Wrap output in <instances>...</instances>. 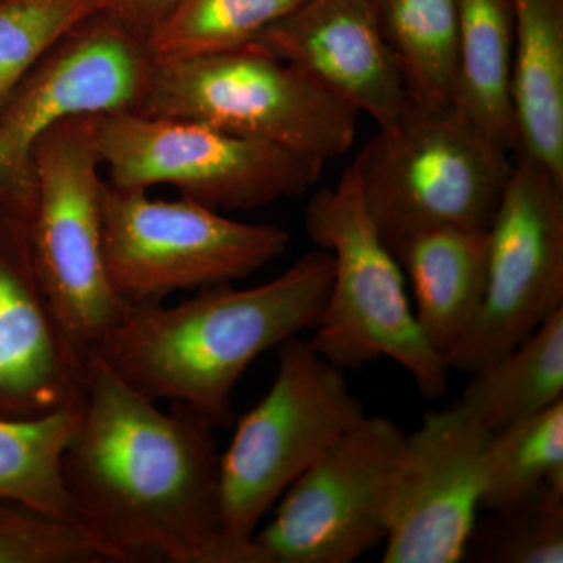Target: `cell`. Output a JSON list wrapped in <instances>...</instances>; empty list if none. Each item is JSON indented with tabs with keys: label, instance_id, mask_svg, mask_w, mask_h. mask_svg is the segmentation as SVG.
I'll return each mask as SVG.
<instances>
[{
	"label": "cell",
	"instance_id": "6da1fadb",
	"mask_svg": "<svg viewBox=\"0 0 563 563\" xmlns=\"http://www.w3.org/2000/svg\"><path fill=\"white\" fill-rule=\"evenodd\" d=\"M214 428L165 412L88 352L79 422L62 477L81 523L128 562L242 563L225 539Z\"/></svg>",
	"mask_w": 563,
	"mask_h": 563
},
{
	"label": "cell",
	"instance_id": "7a4b0ae2",
	"mask_svg": "<svg viewBox=\"0 0 563 563\" xmlns=\"http://www.w3.org/2000/svg\"><path fill=\"white\" fill-rule=\"evenodd\" d=\"M332 273V255L321 250L257 287L214 285L176 306H128L91 351L154 401L231 428L236 384L263 352L317 325Z\"/></svg>",
	"mask_w": 563,
	"mask_h": 563
},
{
	"label": "cell",
	"instance_id": "3957f363",
	"mask_svg": "<svg viewBox=\"0 0 563 563\" xmlns=\"http://www.w3.org/2000/svg\"><path fill=\"white\" fill-rule=\"evenodd\" d=\"M509 151L454 109L407 101L352 168L363 202L388 250L417 233L490 228L512 174Z\"/></svg>",
	"mask_w": 563,
	"mask_h": 563
},
{
	"label": "cell",
	"instance_id": "277c9868",
	"mask_svg": "<svg viewBox=\"0 0 563 563\" xmlns=\"http://www.w3.org/2000/svg\"><path fill=\"white\" fill-rule=\"evenodd\" d=\"M303 225L333 262L331 292L310 340L314 350L343 372L390 358L424 398L444 395L450 365L422 336L401 265L366 210L352 165L335 188L314 192Z\"/></svg>",
	"mask_w": 563,
	"mask_h": 563
},
{
	"label": "cell",
	"instance_id": "5b68a950",
	"mask_svg": "<svg viewBox=\"0 0 563 563\" xmlns=\"http://www.w3.org/2000/svg\"><path fill=\"white\" fill-rule=\"evenodd\" d=\"M276 379L236 421L221 454L225 539L242 563H257L252 537L280 496L365 417L343 369L296 335L277 346Z\"/></svg>",
	"mask_w": 563,
	"mask_h": 563
},
{
	"label": "cell",
	"instance_id": "8992f818",
	"mask_svg": "<svg viewBox=\"0 0 563 563\" xmlns=\"http://www.w3.org/2000/svg\"><path fill=\"white\" fill-rule=\"evenodd\" d=\"M140 113L203 122L324 163L351 150L361 114L254 41L154 60Z\"/></svg>",
	"mask_w": 563,
	"mask_h": 563
},
{
	"label": "cell",
	"instance_id": "52a82bcc",
	"mask_svg": "<svg viewBox=\"0 0 563 563\" xmlns=\"http://www.w3.org/2000/svg\"><path fill=\"white\" fill-rule=\"evenodd\" d=\"M98 150L109 184L150 191L169 185L214 210L246 211L298 198L324 162L203 122L140 111L101 114Z\"/></svg>",
	"mask_w": 563,
	"mask_h": 563
},
{
	"label": "cell",
	"instance_id": "ba28073f",
	"mask_svg": "<svg viewBox=\"0 0 563 563\" xmlns=\"http://www.w3.org/2000/svg\"><path fill=\"white\" fill-rule=\"evenodd\" d=\"M101 213L107 277L129 307L244 279L290 242L277 225L231 220L191 199H154L107 180Z\"/></svg>",
	"mask_w": 563,
	"mask_h": 563
},
{
	"label": "cell",
	"instance_id": "9c48e42d",
	"mask_svg": "<svg viewBox=\"0 0 563 563\" xmlns=\"http://www.w3.org/2000/svg\"><path fill=\"white\" fill-rule=\"evenodd\" d=\"M68 118L32 150L36 199L31 225L33 268L51 309L88 354L128 306L114 295L102 255L98 118Z\"/></svg>",
	"mask_w": 563,
	"mask_h": 563
},
{
	"label": "cell",
	"instance_id": "30bf717a",
	"mask_svg": "<svg viewBox=\"0 0 563 563\" xmlns=\"http://www.w3.org/2000/svg\"><path fill=\"white\" fill-rule=\"evenodd\" d=\"M406 437L383 415L352 426L254 533L257 563H351L385 542Z\"/></svg>",
	"mask_w": 563,
	"mask_h": 563
},
{
	"label": "cell",
	"instance_id": "8fae6325",
	"mask_svg": "<svg viewBox=\"0 0 563 563\" xmlns=\"http://www.w3.org/2000/svg\"><path fill=\"white\" fill-rule=\"evenodd\" d=\"M520 154L488 228L483 309L450 368L472 374L563 309V180Z\"/></svg>",
	"mask_w": 563,
	"mask_h": 563
},
{
	"label": "cell",
	"instance_id": "7c38bea8",
	"mask_svg": "<svg viewBox=\"0 0 563 563\" xmlns=\"http://www.w3.org/2000/svg\"><path fill=\"white\" fill-rule=\"evenodd\" d=\"M152 65L150 44L111 11L73 25L22 77L0 113V180L35 184L33 146L58 122L141 111Z\"/></svg>",
	"mask_w": 563,
	"mask_h": 563
},
{
	"label": "cell",
	"instance_id": "4fadbf2b",
	"mask_svg": "<svg viewBox=\"0 0 563 563\" xmlns=\"http://www.w3.org/2000/svg\"><path fill=\"white\" fill-rule=\"evenodd\" d=\"M490 432L459 404L407 433L384 563H457L477 521Z\"/></svg>",
	"mask_w": 563,
	"mask_h": 563
},
{
	"label": "cell",
	"instance_id": "5bb4252c",
	"mask_svg": "<svg viewBox=\"0 0 563 563\" xmlns=\"http://www.w3.org/2000/svg\"><path fill=\"white\" fill-rule=\"evenodd\" d=\"M87 357L41 288L31 232L0 220V418L31 420L79 407Z\"/></svg>",
	"mask_w": 563,
	"mask_h": 563
},
{
	"label": "cell",
	"instance_id": "9a60e30c",
	"mask_svg": "<svg viewBox=\"0 0 563 563\" xmlns=\"http://www.w3.org/2000/svg\"><path fill=\"white\" fill-rule=\"evenodd\" d=\"M254 43L372 117L379 129L398 121L409 101L368 0H303Z\"/></svg>",
	"mask_w": 563,
	"mask_h": 563
},
{
	"label": "cell",
	"instance_id": "2e32d148",
	"mask_svg": "<svg viewBox=\"0 0 563 563\" xmlns=\"http://www.w3.org/2000/svg\"><path fill=\"white\" fill-rule=\"evenodd\" d=\"M390 251L412 285L413 312L422 336L450 362L483 309L488 229L417 233Z\"/></svg>",
	"mask_w": 563,
	"mask_h": 563
},
{
	"label": "cell",
	"instance_id": "e0dca14e",
	"mask_svg": "<svg viewBox=\"0 0 563 563\" xmlns=\"http://www.w3.org/2000/svg\"><path fill=\"white\" fill-rule=\"evenodd\" d=\"M518 152L563 180V0H510Z\"/></svg>",
	"mask_w": 563,
	"mask_h": 563
},
{
	"label": "cell",
	"instance_id": "ac0fdd59",
	"mask_svg": "<svg viewBox=\"0 0 563 563\" xmlns=\"http://www.w3.org/2000/svg\"><path fill=\"white\" fill-rule=\"evenodd\" d=\"M510 0H459V68L453 107L503 150L520 147L514 106Z\"/></svg>",
	"mask_w": 563,
	"mask_h": 563
},
{
	"label": "cell",
	"instance_id": "d6986e66",
	"mask_svg": "<svg viewBox=\"0 0 563 563\" xmlns=\"http://www.w3.org/2000/svg\"><path fill=\"white\" fill-rule=\"evenodd\" d=\"M563 399V309L528 339L472 373L459 407L495 433Z\"/></svg>",
	"mask_w": 563,
	"mask_h": 563
},
{
	"label": "cell",
	"instance_id": "ffe728a7",
	"mask_svg": "<svg viewBox=\"0 0 563 563\" xmlns=\"http://www.w3.org/2000/svg\"><path fill=\"white\" fill-rule=\"evenodd\" d=\"M409 102L453 103L459 68V0H368Z\"/></svg>",
	"mask_w": 563,
	"mask_h": 563
},
{
	"label": "cell",
	"instance_id": "44dd1931",
	"mask_svg": "<svg viewBox=\"0 0 563 563\" xmlns=\"http://www.w3.org/2000/svg\"><path fill=\"white\" fill-rule=\"evenodd\" d=\"M77 422L79 407L31 420L0 418V501L77 518L62 477Z\"/></svg>",
	"mask_w": 563,
	"mask_h": 563
},
{
	"label": "cell",
	"instance_id": "7402d4cb",
	"mask_svg": "<svg viewBox=\"0 0 563 563\" xmlns=\"http://www.w3.org/2000/svg\"><path fill=\"white\" fill-rule=\"evenodd\" d=\"M550 483L563 484V399L492 433L481 509H506Z\"/></svg>",
	"mask_w": 563,
	"mask_h": 563
},
{
	"label": "cell",
	"instance_id": "603a6c76",
	"mask_svg": "<svg viewBox=\"0 0 563 563\" xmlns=\"http://www.w3.org/2000/svg\"><path fill=\"white\" fill-rule=\"evenodd\" d=\"M303 0H179L150 41L155 62L198 57L250 44Z\"/></svg>",
	"mask_w": 563,
	"mask_h": 563
},
{
	"label": "cell",
	"instance_id": "cb8c5ba5",
	"mask_svg": "<svg viewBox=\"0 0 563 563\" xmlns=\"http://www.w3.org/2000/svg\"><path fill=\"white\" fill-rule=\"evenodd\" d=\"M474 525L463 561L563 562V484L543 485L523 501Z\"/></svg>",
	"mask_w": 563,
	"mask_h": 563
},
{
	"label": "cell",
	"instance_id": "d4e9b609",
	"mask_svg": "<svg viewBox=\"0 0 563 563\" xmlns=\"http://www.w3.org/2000/svg\"><path fill=\"white\" fill-rule=\"evenodd\" d=\"M128 562L77 518L0 501V563Z\"/></svg>",
	"mask_w": 563,
	"mask_h": 563
},
{
	"label": "cell",
	"instance_id": "484cf974",
	"mask_svg": "<svg viewBox=\"0 0 563 563\" xmlns=\"http://www.w3.org/2000/svg\"><path fill=\"white\" fill-rule=\"evenodd\" d=\"M106 7L107 0H0V113L41 55Z\"/></svg>",
	"mask_w": 563,
	"mask_h": 563
},
{
	"label": "cell",
	"instance_id": "4316f807",
	"mask_svg": "<svg viewBox=\"0 0 563 563\" xmlns=\"http://www.w3.org/2000/svg\"><path fill=\"white\" fill-rule=\"evenodd\" d=\"M177 3L179 0H107L106 10L150 44Z\"/></svg>",
	"mask_w": 563,
	"mask_h": 563
}]
</instances>
